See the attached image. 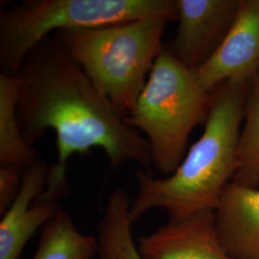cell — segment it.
Wrapping results in <instances>:
<instances>
[{
	"label": "cell",
	"mask_w": 259,
	"mask_h": 259,
	"mask_svg": "<svg viewBox=\"0 0 259 259\" xmlns=\"http://www.w3.org/2000/svg\"><path fill=\"white\" fill-rule=\"evenodd\" d=\"M24 170L14 166H0V215L8 210L19 195Z\"/></svg>",
	"instance_id": "9a60e30c"
},
{
	"label": "cell",
	"mask_w": 259,
	"mask_h": 259,
	"mask_svg": "<svg viewBox=\"0 0 259 259\" xmlns=\"http://www.w3.org/2000/svg\"><path fill=\"white\" fill-rule=\"evenodd\" d=\"M195 73L207 92L228 81H251L258 75L259 0H240L222 45Z\"/></svg>",
	"instance_id": "52a82bcc"
},
{
	"label": "cell",
	"mask_w": 259,
	"mask_h": 259,
	"mask_svg": "<svg viewBox=\"0 0 259 259\" xmlns=\"http://www.w3.org/2000/svg\"><path fill=\"white\" fill-rule=\"evenodd\" d=\"M152 17L177 20L176 0H26L1 13V73L15 74L49 35Z\"/></svg>",
	"instance_id": "5b68a950"
},
{
	"label": "cell",
	"mask_w": 259,
	"mask_h": 259,
	"mask_svg": "<svg viewBox=\"0 0 259 259\" xmlns=\"http://www.w3.org/2000/svg\"><path fill=\"white\" fill-rule=\"evenodd\" d=\"M232 182L247 187L259 186V75L250 83L245 105L244 126L237 148Z\"/></svg>",
	"instance_id": "5bb4252c"
},
{
	"label": "cell",
	"mask_w": 259,
	"mask_h": 259,
	"mask_svg": "<svg viewBox=\"0 0 259 259\" xmlns=\"http://www.w3.org/2000/svg\"><path fill=\"white\" fill-rule=\"evenodd\" d=\"M137 246L143 259H233L223 247L210 209L170 218L139 237Z\"/></svg>",
	"instance_id": "ba28073f"
},
{
	"label": "cell",
	"mask_w": 259,
	"mask_h": 259,
	"mask_svg": "<svg viewBox=\"0 0 259 259\" xmlns=\"http://www.w3.org/2000/svg\"><path fill=\"white\" fill-rule=\"evenodd\" d=\"M170 20L161 17L54 35L98 92L125 118L135 108Z\"/></svg>",
	"instance_id": "3957f363"
},
{
	"label": "cell",
	"mask_w": 259,
	"mask_h": 259,
	"mask_svg": "<svg viewBox=\"0 0 259 259\" xmlns=\"http://www.w3.org/2000/svg\"><path fill=\"white\" fill-rule=\"evenodd\" d=\"M97 253V237L80 232L70 215L61 210L42 229L32 259H93Z\"/></svg>",
	"instance_id": "4fadbf2b"
},
{
	"label": "cell",
	"mask_w": 259,
	"mask_h": 259,
	"mask_svg": "<svg viewBox=\"0 0 259 259\" xmlns=\"http://www.w3.org/2000/svg\"><path fill=\"white\" fill-rule=\"evenodd\" d=\"M251 81H228L211 91L212 105L204 132L173 174L156 179L145 171L136 172L139 190L130 207L133 224L155 208L166 210L170 218L215 210L235 172Z\"/></svg>",
	"instance_id": "7a4b0ae2"
},
{
	"label": "cell",
	"mask_w": 259,
	"mask_h": 259,
	"mask_svg": "<svg viewBox=\"0 0 259 259\" xmlns=\"http://www.w3.org/2000/svg\"><path fill=\"white\" fill-rule=\"evenodd\" d=\"M50 165L40 160L24 171L16 200L0 221V259H19L24 247L62 209L38 199L47 188Z\"/></svg>",
	"instance_id": "9c48e42d"
},
{
	"label": "cell",
	"mask_w": 259,
	"mask_h": 259,
	"mask_svg": "<svg viewBox=\"0 0 259 259\" xmlns=\"http://www.w3.org/2000/svg\"><path fill=\"white\" fill-rule=\"evenodd\" d=\"M20 81L18 117L30 145L55 132L57 162L38 199L59 204L69 192L67 164L76 154L102 149L112 168L136 162L151 174L148 141L116 111L57 37L35 47L15 73Z\"/></svg>",
	"instance_id": "6da1fadb"
},
{
	"label": "cell",
	"mask_w": 259,
	"mask_h": 259,
	"mask_svg": "<svg viewBox=\"0 0 259 259\" xmlns=\"http://www.w3.org/2000/svg\"><path fill=\"white\" fill-rule=\"evenodd\" d=\"M223 247L233 259H259V188L231 182L215 210Z\"/></svg>",
	"instance_id": "30bf717a"
},
{
	"label": "cell",
	"mask_w": 259,
	"mask_h": 259,
	"mask_svg": "<svg viewBox=\"0 0 259 259\" xmlns=\"http://www.w3.org/2000/svg\"><path fill=\"white\" fill-rule=\"evenodd\" d=\"M258 75H259V73H258Z\"/></svg>",
	"instance_id": "2e32d148"
},
{
	"label": "cell",
	"mask_w": 259,
	"mask_h": 259,
	"mask_svg": "<svg viewBox=\"0 0 259 259\" xmlns=\"http://www.w3.org/2000/svg\"><path fill=\"white\" fill-rule=\"evenodd\" d=\"M20 81L16 74H0V166L26 170L40 161L23 137L18 117Z\"/></svg>",
	"instance_id": "8fae6325"
},
{
	"label": "cell",
	"mask_w": 259,
	"mask_h": 259,
	"mask_svg": "<svg viewBox=\"0 0 259 259\" xmlns=\"http://www.w3.org/2000/svg\"><path fill=\"white\" fill-rule=\"evenodd\" d=\"M211 105L212 92L204 91L194 70L163 48L125 120L145 135L153 165L169 176L183 161L191 132L207 120Z\"/></svg>",
	"instance_id": "277c9868"
},
{
	"label": "cell",
	"mask_w": 259,
	"mask_h": 259,
	"mask_svg": "<svg viewBox=\"0 0 259 259\" xmlns=\"http://www.w3.org/2000/svg\"><path fill=\"white\" fill-rule=\"evenodd\" d=\"M239 5L240 0H176L178 29L168 49L197 71L222 45Z\"/></svg>",
	"instance_id": "8992f818"
},
{
	"label": "cell",
	"mask_w": 259,
	"mask_h": 259,
	"mask_svg": "<svg viewBox=\"0 0 259 259\" xmlns=\"http://www.w3.org/2000/svg\"><path fill=\"white\" fill-rule=\"evenodd\" d=\"M128 194L120 188L111 192L98 225V259H143L132 233Z\"/></svg>",
	"instance_id": "7c38bea8"
}]
</instances>
